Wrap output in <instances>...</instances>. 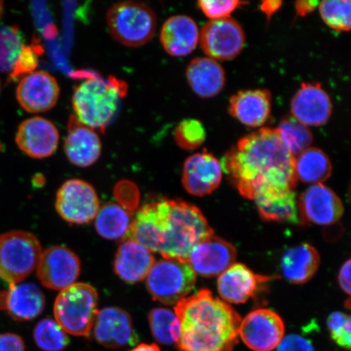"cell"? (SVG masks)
Wrapping results in <instances>:
<instances>
[{
	"mask_svg": "<svg viewBox=\"0 0 351 351\" xmlns=\"http://www.w3.org/2000/svg\"><path fill=\"white\" fill-rule=\"evenodd\" d=\"M295 160L278 131L263 127L239 140L222 160V169L245 199L293 191Z\"/></svg>",
	"mask_w": 351,
	"mask_h": 351,
	"instance_id": "cell-1",
	"label": "cell"
},
{
	"mask_svg": "<svg viewBox=\"0 0 351 351\" xmlns=\"http://www.w3.org/2000/svg\"><path fill=\"white\" fill-rule=\"evenodd\" d=\"M213 234L207 219L195 206L164 199L138 210L125 239L160 253L163 258L187 261L192 249Z\"/></svg>",
	"mask_w": 351,
	"mask_h": 351,
	"instance_id": "cell-2",
	"label": "cell"
},
{
	"mask_svg": "<svg viewBox=\"0 0 351 351\" xmlns=\"http://www.w3.org/2000/svg\"><path fill=\"white\" fill-rule=\"evenodd\" d=\"M182 351H232L239 342L241 318L231 306L207 289L184 298L175 306Z\"/></svg>",
	"mask_w": 351,
	"mask_h": 351,
	"instance_id": "cell-3",
	"label": "cell"
},
{
	"mask_svg": "<svg viewBox=\"0 0 351 351\" xmlns=\"http://www.w3.org/2000/svg\"><path fill=\"white\" fill-rule=\"evenodd\" d=\"M126 91L125 83L115 77L87 78L73 91L72 104L77 119L91 129L104 130Z\"/></svg>",
	"mask_w": 351,
	"mask_h": 351,
	"instance_id": "cell-4",
	"label": "cell"
},
{
	"mask_svg": "<svg viewBox=\"0 0 351 351\" xmlns=\"http://www.w3.org/2000/svg\"><path fill=\"white\" fill-rule=\"evenodd\" d=\"M98 313V293L86 283L70 285L55 302L56 322L73 336L89 337Z\"/></svg>",
	"mask_w": 351,
	"mask_h": 351,
	"instance_id": "cell-5",
	"label": "cell"
},
{
	"mask_svg": "<svg viewBox=\"0 0 351 351\" xmlns=\"http://www.w3.org/2000/svg\"><path fill=\"white\" fill-rule=\"evenodd\" d=\"M107 24L117 42L126 47H137L152 40L156 34L157 19L155 11L147 4L124 1L109 8Z\"/></svg>",
	"mask_w": 351,
	"mask_h": 351,
	"instance_id": "cell-6",
	"label": "cell"
},
{
	"mask_svg": "<svg viewBox=\"0 0 351 351\" xmlns=\"http://www.w3.org/2000/svg\"><path fill=\"white\" fill-rule=\"evenodd\" d=\"M40 241L29 232L16 230L0 236V278L19 284L37 269L42 256Z\"/></svg>",
	"mask_w": 351,
	"mask_h": 351,
	"instance_id": "cell-7",
	"label": "cell"
},
{
	"mask_svg": "<svg viewBox=\"0 0 351 351\" xmlns=\"http://www.w3.org/2000/svg\"><path fill=\"white\" fill-rule=\"evenodd\" d=\"M196 274L187 261L162 258L147 276V287L154 300L177 305L194 289Z\"/></svg>",
	"mask_w": 351,
	"mask_h": 351,
	"instance_id": "cell-8",
	"label": "cell"
},
{
	"mask_svg": "<svg viewBox=\"0 0 351 351\" xmlns=\"http://www.w3.org/2000/svg\"><path fill=\"white\" fill-rule=\"evenodd\" d=\"M202 49L210 59L229 60L243 51L245 35L243 26L232 17L210 20L199 35Z\"/></svg>",
	"mask_w": 351,
	"mask_h": 351,
	"instance_id": "cell-9",
	"label": "cell"
},
{
	"mask_svg": "<svg viewBox=\"0 0 351 351\" xmlns=\"http://www.w3.org/2000/svg\"><path fill=\"white\" fill-rule=\"evenodd\" d=\"M56 208L64 221L79 225L93 221L100 208L95 188L80 179L63 184L57 192Z\"/></svg>",
	"mask_w": 351,
	"mask_h": 351,
	"instance_id": "cell-10",
	"label": "cell"
},
{
	"mask_svg": "<svg viewBox=\"0 0 351 351\" xmlns=\"http://www.w3.org/2000/svg\"><path fill=\"white\" fill-rule=\"evenodd\" d=\"M239 335L254 351H273L284 339L285 324L275 311L254 310L241 319Z\"/></svg>",
	"mask_w": 351,
	"mask_h": 351,
	"instance_id": "cell-11",
	"label": "cell"
},
{
	"mask_svg": "<svg viewBox=\"0 0 351 351\" xmlns=\"http://www.w3.org/2000/svg\"><path fill=\"white\" fill-rule=\"evenodd\" d=\"M81 273V261L71 250L56 245L43 252L37 275L44 287L63 291L75 284Z\"/></svg>",
	"mask_w": 351,
	"mask_h": 351,
	"instance_id": "cell-12",
	"label": "cell"
},
{
	"mask_svg": "<svg viewBox=\"0 0 351 351\" xmlns=\"http://www.w3.org/2000/svg\"><path fill=\"white\" fill-rule=\"evenodd\" d=\"M298 209L301 221L318 226L333 225L344 213L340 197L323 184L307 188L298 197Z\"/></svg>",
	"mask_w": 351,
	"mask_h": 351,
	"instance_id": "cell-13",
	"label": "cell"
},
{
	"mask_svg": "<svg viewBox=\"0 0 351 351\" xmlns=\"http://www.w3.org/2000/svg\"><path fill=\"white\" fill-rule=\"evenodd\" d=\"M236 258L234 245L213 234L200 241L192 249L187 262L195 274L214 278L234 265Z\"/></svg>",
	"mask_w": 351,
	"mask_h": 351,
	"instance_id": "cell-14",
	"label": "cell"
},
{
	"mask_svg": "<svg viewBox=\"0 0 351 351\" xmlns=\"http://www.w3.org/2000/svg\"><path fill=\"white\" fill-rule=\"evenodd\" d=\"M223 169L213 154L204 150L188 157L182 170V185L192 195L212 194L221 185Z\"/></svg>",
	"mask_w": 351,
	"mask_h": 351,
	"instance_id": "cell-15",
	"label": "cell"
},
{
	"mask_svg": "<svg viewBox=\"0 0 351 351\" xmlns=\"http://www.w3.org/2000/svg\"><path fill=\"white\" fill-rule=\"evenodd\" d=\"M291 116L306 127L322 126L330 119V96L318 82L302 83L291 101Z\"/></svg>",
	"mask_w": 351,
	"mask_h": 351,
	"instance_id": "cell-16",
	"label": "cell"
},
{
	"mask_svg": "<svg viewBox=\"0 0 351 351\" xmlns=\"http://www.w3.org/2000/svg\"><path fill=\"white\" fill-rule=\"evenodd\" d=\"M60 97L56 79L45 71H34L22 77L16 88V99L30 113H42L56 106Z\"/></svg>",
	"mask_w": 351,
	"mask_h": 351,
	"instance_id": "cell-17",
	"label": "cell"
},
{
	"mask_svg": "<svg viewBox=\"0 0 351 351\" xmlns=\"http://www.w3.org/2000/svg\"><path fill=\"white\" fill-rule=\"evenodd\" d=\"M59 141V130L53 123L39 117L22 122L16 135V143L20 150L34 159H44L53 155Z\"/></svg>",
	"mask_w": 351,
	"mask_h": 351,
	"instance_id": "cell-18",
	"label": "cell"
},
{
	"mask_svg": "<svg viewBox=\"0 0 351 351\" xmlns=\"http://www.w3.org/2000/svg\"><path fill=\"white\" fill-rule=\"evenodd\" d=\"M93 328L96 341L105 348H121L137 341L130 315L119 307L99 311Z\"/></svg>",
	"mask_w": 351,
	"mask_h": 351,
	"instance_id": "cell-19",
	"label": "cell"
},
{
	"mask_svg": "<svg viewBox=\"0 0 351 351\" xmlns=\"http://www.w3.org/2000/svg\"><path fill=\"white\" fill-rule=\"evenodd\" d=\"M271 279L269 276L254 274L243 263H234L219 276L218 293L223 302L244 304L256 295L262 284Z\"/></svg>",
	"mask_w": 351,
	"mask_h": 351,
	"instance_id": "cell-20",
	"label": "cell"
},
{
	"mask_svg": "<svg viewBox=\"0 0 351 351\" xmlns=\"http://www.w3.org/2000/svg\"><path fill=\"white\" fill-rule=\"evenodd\" d=\"M102 152L99 135L95 130L82 124L76 117L70 118L64 152L74 165L86 168L99 160Z\"/></svg>",
	"mask_w": 351,
	"mask_h": 351,
	"instance_id": "cell-21",
	"label": "cell"
},
{
	"mask_svg": "<svg viewBox=\"0 0 351 351\" xmlns=\"http://www.w3.org/2000/svg\"><path fill=\"white\" fill-rule=\"evenodd\" d=\"M271 99L267 89L240 90L231 96L228 111L241 124L258 128L270 117Z\"/></svg>",
	"mask_w": 351,
	"mask_h": 351,
	"instance_id": "cell-22",
	"label": "cell"
},
{
	"mask_svg": "<svg viewBox=\"0 0 351 351\" xmlns=\"http://www.w3.org/2000/svg\"><path fill=\"white\" fill-rule=\"evenodd\" d=\"M45 306V297L33 283L11 285L8 291L0 293V309L7 310L13 319L19 322L38 317Z\"/></svg>",
	"mask_w": 351,
	"mask_h": 351,
	"instance_id": "cell-23",
	"label": "cell"
},
{
	"mask_svg": "<svg viewBox=\"0 0 351 351\" xmlns=\"http://www.w3.org/2000/svg\"><path fill=\"white\" fill-rule=\"evenodd\" d=\"M199 30L194 19L186 15L169 17L162 26L160 42L170 56L190 55L199 42Z\"/></svg>",
	"mask_w": 351,
	"mask_h": 351,
	"instance_id": "cell-24",
	"label": "cell"
},
{
	"mask_svg": "<svg viewBox=\"0 0 351 351\" xmlns=\"http://www.w3.org/2000/svg\"><path fill=\"white\" fill-rule=\"evenodd\" d=\"M186 74L189 86L200 98H213L226 86L225 69L218 61L209 57L193 60L187 66Z\"/></svg>",
	"mask_w": 351,
	"mask_h": 351,
	"instance_id": "cell-25",
	"label": "cell"
},
{
	"mask_svg": "<svg viewBox=\"0 0 351 351\" xmlns=\"http://www.w3.org/2000/svg\"><path fill=\"white\" fill-rule=\"evenodd\" d=\"M152 252L134 241L126 240L116 254L114 270L128 283H137L147 278L155 263Z\"/></svg>",
	"mask_w": 351,
	"mask_h": 351,
	"instance_id": "cell-26",
	"label": "cell"
},
{
	"mask_svg": "<svg viewBox=\"0 0 351 351\" xmlns=\"http://www.w3.org/2000/svg\"><path fill=\"white\" fill-rule=\"evenodd\" d=\"M319 262L317 250L308 243H302L284 253L280 269L289 282L304 284L317 274Z\"/></svg>",
	"mask_w": 351,
	"mask_h": 351,
	"instance_id": "cell-27",
	"label": "cell"
},
{
	"mask_svg": "<svg viewBox=\"0 0 351 351\" xmlns=\"http://www.w3.org/2000/svg\"><path fill=\"white\" fill-rule=\"evenodd\" d=\"M295 171L297 181L315 185L331 177L332 166L326 153L311 147L295 157Z\"/></svg>",
	"mask_w": 351,
	"mask_h": 351,
	"instance_id": "cell-28",
	"label": "cell"
},
{
	"mask_svg": "<svg viewBox=\"0 0 351 351\" xmlns=\"http://www.w3.org/2000/svg\"><path fill=\"white\" fill-rule=\"evenodd\" d=\"M254 201L261 217L267 221L300 222L295 191L261 197Z\"/></svg>",
	"mask_w": 351,
	"mask_h": 351,
	"instance_id": "cell-29",
	"label": "cell"
},
{
	"mask_svg": "<svg viewBox=\"0 0 351 351\" xmlns=\"http://www.w3.org/2000/svg\"><path fill=\"white\" fill-rule=\"evenodd\" d=\"M132 219L128 210L114 203L105 204L96 216L95 228L98 234L108 240L125 239Z\"/></svg>",
	"mask_w": 351,
	"mask_h": 351,
	"instance_id": "cell-30",
	"label": "cell"
},
{
	"mask_svg": "<svg viewBox=\"0 0 351 351\" xmlns=\"http://www.w3.org/2000/svg\"><path fill=\"white\" fill-rule=\"evenodd\" d=\"M276 130L284 146L295 158L310 148L313 143V134L308 127L292 116L284 117Z\"/></svg>",
	"mask_w": 351,
	"mask_h": 351,
	"instance_id": "cell-31",
	"label": "cell"
},
{
	"mask_svg": "<svg viewBox=\"0 0 351 351\" xmlns=\"http://www.w3.org/2000/svg\"><path fill=\"white\" fill-rule=\"evenodd\" d=\"M152 335L162 345L178 343L180 336V323L177 315L167 308H155L149 313Z\"/></svg>",
	"mask_w": 351,
	"mask_h": 351,
	"instance_id": "cell-32",
	"label": "cell"
},
{
	"mask_svg": "<svg viewBox=\"0 0 351 351\" xmlns=\"http://www.w3.org/2000/svg\"><path fill=\"white\" fill-rule=\"evenodd\" d=\"M34 339L44 351H62L69 342L67 333L56 320L49 318L38 323L34 330Z\"/></svg>",
	"mask_w": 351,
	"mask_h": 351,
	"instance_id": "cell-33",
	"label": "cell"
},
{
	"mask_svg": "<svg viewBox=\"0 0 351 351\" xmlns=\"http://www.w3.org/2000/svg\"><path fill=\"white\" fill-rule=\"evenodd\" d=\"M23 46V38L19 27L0 26V72L12 71Z\"/></svg>",
	"mask_w": 351,
	"mask_h": 351,
	"instance_id": "cell-34",
	"label": "cell"
},
{
	"mask_svg": "<svg viewBox=\"0 0 351 351\" xmlns=\"http://www.w3.org/2000/svg\"><path fill=\"white\" fill-rule=\"evenodd\" d=\"M320 16L329 28L348 32L351 27V3L348 0H324L319 3Z\"/></svg>",
	"mask_w": 351,
	"mask_h": 351,
	"instance_id": "cell-35",
	"label": "cell"
},
{
	"mask_svg": "<svg viewBox=\"0 0 351 351\" xmlns=\"http://www.w3.org/2000/svg\"><path fill=\"white\" fill-rule=\"evenodd\" d=\"M207 134L203 123L195 119L180 122L174 131L176 143L182 150H195L203 145Z\"/></svg>",
	"mask_w": 351,
	"mask_h": 351,
	"instance_id": "cell-36",
	"label": "cell"
},
{
	"mask_svg": "<svg viewBox=\"0 0 351 351\" xmlns=\"http://www.w3.org/2000/svg\"><path fill=\"white\" fill-rule=\"evenodd\" d=\"M327 326L332 339L341 348H350V317L341 311L329 315Z\"/></svg>",
	"mask_w": 351,
	"mask_h": 351,
	"instance_id": "cell-37",
	"label": "cell"
},
{
	"mask_svg": "<svg viewBox=\"0 0 351 351\" xmlns=\"http://www.w3.org/2000/svg\"><path fill=\"white\" fill-rule=\"evenodd\" d=\"M40 47L23 46L14 66L12 69L10 80L15 81L16 79L28 75L34 72L38 64V58L40 53Z\"/></svg>",
	"mask_w": 351,
	"mask_h": 351,
	"instance_id": "cell-38",
	"label": "cell"
},
{
	"mask_svg": "<svg viewBox=\"0 0 351 351\" xmlns=\"http://www.w3.org/2000/svg\"><path fill=\"white\" fill-rule=\"evenodd\" d=\"M247 3L239 0H200L197 6L208 19L218 20L230 17L232 12Z\"/></svg>",
	"mask_w": 351,
	"mask_h": 351,
	"instance_id": "cell-39",
	"label": "cell"
},
{
	"mask_svg": "<svg viewBox=\"0 0 351 351\" xmlns=\"http://www.w3.org/2000/svg\"><path fill=\"white\" fill-rule=\"evenodd\" d=\"M114 195L121 207L126 210H134L138 208L140 193L134 182L130 181L118 182L114 188Z\"/></svg>",
	"mask_w": 351,
	"mask_h": 351,
	"instance_id": "cell-40",
	"label": "cell"
},
{
	"mask_svg": "<svg viewBox=\"0 0 351 351\" xmlns=\"http://www.w3.org/2000/svg\"><path fill=\"white\" fill-rule=\"evenodd\" d=\"M278 351H315L308 340L300 335H291L284 337L278 346Z\"/></svg>",
	"mask_w": 351,
	"mask_h": 351,
	"instance_id": "cell-41",
	"label": "cell"
},
{
	"mask_svg": "<svg viewBox=\"0 0 351 351\" xmlns=\"http://www.w3.org/2000/svg\"><path fill=\"white\" fill-rule=\"evenodd\" d=\"M0 351H25L24 341L14 333H3L0 335Z\"/></svg>",
	"mask_w": 351,
	"mask_h": 351,
	"instance_id": "cell-42",
	"label": "cell"
},
{
	"mask_svg": "<svg viewBox=\"0 0 351 351\" xmlns=\"http://www.w3.org/2000/svg\"><path fill=\"white\" fill-rule=\"evenodd\" d=\"M339 282L342 291L350 293V260L346 261L339 271Z\"/></svg>",
	"mask_w": 351,
	"mask_h": 351,
	"instance_id": "cell-43",
	"label": "cell"
},
{
	"mask_svg": "<svg viewBox=\"0 0 351 351\" xmlns=\"http://www.w3.org/2000/svg\"><path fill=\"white\" fill-rule=\"evenodd\" d=\"M319 6V2L315 0H306V1H298L295 3V10L297 14L301 16H305L309 13L315 11Z\"/></svg>",
	"mask_w": 351,
	"mask_h": 351,
	"instance_id": "cell-44",
	"label": "cell"
},
{
	"mask_svg": "<svg viewBox=\"0 0 351 351\" xmlns=\"http://www.w3.org/2000/svg\"><path fill=\"white\" fill-rule=\"evenodd\" d=\"M282 1H274V0H267V1H263L261 3V10L267 16L269 21L271 19V16L279 10L282 6Z\"/></svg>",
	"mask_w": 351,
	"mask_h": 351,
	"instance_id": "cell-45",
	"label": "cell"
},
{
	"mask_svg": "<svg viewBox=\"0 0 351 351\" xmlns=\"http://www.w3.org/2000/svg\"><path fill=\"white\" fill-rule=\"evenodd\" d=\"M130 351H161L156 344H140Z\"/></svg>",
	"mask_w": 351,
	"mask_h": 351,
	"instance_id": "cell-46",
	"label": "cell"
},
{
	"mask_svg": "<svg viewBox=\"0 0 351 351\" xmlns=\"http://www.w3.org/2000/svg\"><path fill=\"white\" fill-rule=\"evenodd\" d=\"M3 12V2L0 1V19H1Z\"/></svg>",
	"mask_w": 351,
	"mask_h": 351,
	"instance_id": "cell-47",
	"label": "cell"
}]
</instances>
